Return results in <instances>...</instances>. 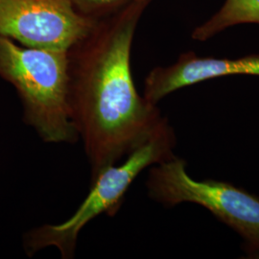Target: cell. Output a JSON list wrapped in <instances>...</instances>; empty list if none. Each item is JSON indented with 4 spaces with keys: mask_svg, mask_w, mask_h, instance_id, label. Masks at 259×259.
<instances>
[{
    "mask_svg": "<svg viewBox=\"0 0 259 259\" xmlns=\"http://www.w3.org/2000/svg\"><path fill=\"white\" fill-rule=\"evenodd\" d=\"M152 0H133L99 19L67 50L70 118L82 139L93 180L140 145L162 122L140 96L131 69L139 19Z\"/></svg>",
    "mask_w": 259,
    "mask_h": 259,
    "instance_id": "1",
    "label": "cell"
},
{
    "mask_svg": "<svg viewBox=\"0 0 259 259\" xmlns=\"http://www.w3.org/2000/svg\"><path fill=\"white\" fill-rule=\"evenodd\" d=\"M0 77L15 87L24 122L45 142L78 140L68 106L67 50L23 47L0 36Z\"/></svg>",
    "mask_w": 259,
    "mask_h": 259,
    "instance_id": "2",
    "label": "cell"
},
{
    "mask_svg": "<svg viewBox=\"0 0 259 259\" xmlns=\"http://www.w3.org/2000/svg\"><path fill=\"white\" fill-rule=\"evenodd\" d=\"M175 132L166 118L127 159L104 169L91 180L90 192L77 210L65 222L42 225L24 235V248L29 256L49 247L58 249L62 258H73L78 236L83 227L106 214L113 217L120 209L125 195L137 177L147 167L168 160L174 155Z\"/></svg>",
    "mask_w": 259,
    "mask_h": 259,
    "instance_id": "3",
    "label": "cell"
},
{
    "mask_svg": "<svg viewBox=\"0 0 259 259\" xmlns=\"http://www.w3.org/2000/svg\"><path fill=\"white\" fill-rule=\"evenodd\" d=\"M148 194L165 207L183 203L204 206L237 232L249 252H259V197L243 188L214 180L197 181L186 172V162L175 157L149 172Z\"/></svg>",
    "mask_w": 259,
    "mask_h": 259,
    "instance_id": "4",
    "label": "cell"
},
{
    "mask_svg": "<svg viewBox=\"0 0 259 259\" xmlns=\"http://www.w3.org/2000/svg\"><path fill=\"white\" fill-rule=\"evenodd\" d=\"M97 21L69 0H0V36L23 47L68 50Z\"/></svg>",
    "mask_w": 259,
    "mask_h": 259,
    "instance_id": "5",
    "label": "cell"
},
{
    "mask_svg": "<svg viewBox=\"0 0 259 259\" xmlns=\"http://www.w3.org/2000/svg\"><path fill=\"white\" fill-rule=\"evenodd\" d=\"M231 75L259 76V54L237 59L201 57L193 51L181 54L175 64L157 66L147 75L143 97L154 105L170 93L210 79Z\"/></svg>",
    "mask_w": 259,
    "mask_h": 259,
    "instance_id": "6",
    "label": "cell"
},
{
    "mask_svg": "<svg viewBox=\"0 0 259 259\" xmlns=\"http://www.w3.org/2000/svg\"><path fill=\"white\" fill-rule=\"evenodd\" d=\"M240 24L259 25V0H225L212 17L195 28L191 37L205 41L228 28Z\"/></svg>",
    "mask_w": 259,
    "mask_h": 259,
    "instance_id": "7",
    "label": "cell"
},
{
    "mask_svg": "<svg viewBox=\"0 0 259 259\" xmlns=\"http://www.w3.org/2000/svg\"><path fill=\"white\" fill-rule=\"evenodd\" d=\"M80 15L99 20L128 6L133 0H69Z\"/></svg>",
    "mask_w": 259,
    "mask_h": 259,
    "instance_id": "8",
    "label": "cell"
}]
</instances>
